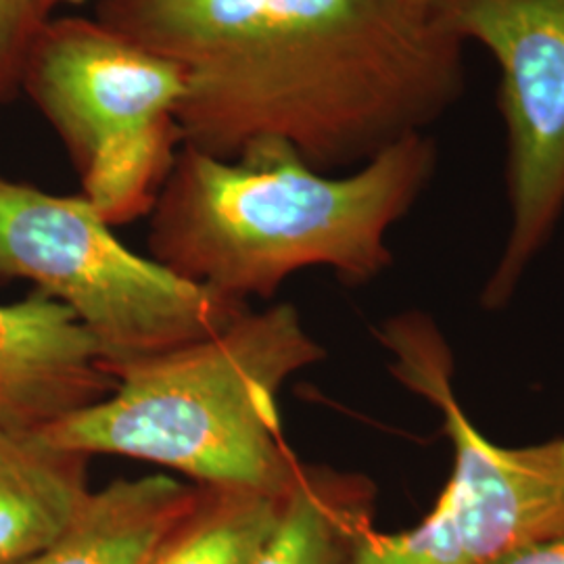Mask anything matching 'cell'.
Returning <instances> with one entry per match:
<instances>
[{
    "label": "cell",
    "instance_id": "cell-1",
    "mask_svg": "<svg viewBox=\"0 0 564 564\" xmlns=\"http://www.w3.org/2000/svg\"><path fill=\"white\" fill-rule=\"evenodd\" d=\"M95 20L174 63L182 147H272L360 167L460 99L464 42L442 0H97Z\"/></svg>",
    "mask_w": 564,
    "mask_h": 564
},
{
    "label": "cell",
    "instance_id": "cell-4",
    "mask_svg": "<svg viewBox=\"0 0 564 564\" xmlns=\"http://www.w3.org/2000/svg\"><path fill=\"white\" fill-rule=\"evenodd\" d=\"M377 339L391 375L440 412L454 464L423 521L398 533L375 529L354 564H494L564 531L561 440L506 447L485 437L456 395L444 333L423 312L384 321Z\"/></svg>",
    "mask_w": 564,
    "mask_h": 564
},
{
    "label": "cell",
    "instance_id": "cell-5",
    "mask_svg": "<svg viewBox=\"0 0 564 564\" xmlns=\"http://www.w3.org/2000/svg\"><path fill=\"white\" fill-rule=\"evenodd\" d=\"M0 274L41 286L90 335L116 375L218 333L249 310L130 251L82 197L0 178Z\"/></svg>",
    "mask_w": 564,
    "mask_h": 564
},
{
    "label": "cell",
    "instance_id": "cell-13",
    "mask_svg": "<svg viewBox=\"0 0 564 564\" xmlns=\"http://www.w3.org/2000/svg\"><path fill=\"white\" fill-rule=\"evenodd\" d=\"M46 15L42 0H0V101L23 86L25 65Z\"/></svg>",
    "mask_w": 564,
    "mask_h": 564
},
{
    "label": "cell",
    "instance_id": "cell-9",
    "mask_svg": "<svg viewBox=\"0 0 564 564\" xmlns=\"http://www.w3.org/2000/svg\"><path fill=\"white\" fill-rule=\"evenodd\" d=\"M88 456L0 424V564L39 556L88 502Z\"/></svg>",
    "mask_w": 564,
    "mask_h": 564
},
{
    "label": "cell",
    "instance_id": "cell-14",
    "mask_svg": "<svg viewBox=\"0 0 564 564\" xmlns=\"http://www.w3.org/2000/svg\"><path fill=\"white\" fill-rule=\"evenodd\" d=\"M494 564H564V531L521 545Z\"/></svg>",
    "mask_w": 564,
    "mask_h": 564
},
{
    "label": "cell",
    "instance_id": "cell-7",
    "mask_svg": "<svg viewBox=\"0 0 564 564\" xmlns=\"http://www.w3.org/2000/svg\"><path fill=\"white\" fill-rule=\"evenodd\" d=\"M460 41L500 67L510 228L481 303L500 310L564 214V0H442Z\"/></svg>",
    "mask_w": 564,
    "mask_h": 564
},
{
    "label": "cell",
    "instance_id": "cell-15",
    "mask_svg": "<svg viewBox=\"0 0 564 564\" xmlns=\"http://www.w3.org/2000/svg\"><path fill=\"white\" fill-rule=\"evenodd\" d=\"M74 2H82V0H42L46 13H51V11H53L55 7H59V4H74Z\"/></svg>",
    "mask_w": 564,
    "mask_h": 564
},
{
    "label": "cell",
    "instance_id": "cell-3",
    "mask_svg": "<svg viewBox=\"0 0 564 564\" xmlns=\"http://www.w3.org/2000/svg\"><path fill=\"white\" fill-rule=\"evenodd\" d=\"M326 358L291 303L245 310L218 333L120 368L116 387L41 429L48 444L123 456L282 496L300 460L282 433V384Z\"/></svg>",
    "mask_w": 564,
    "mask_h": 564
},
{
    "label": "cell",
    "instance_id": "cell-11",
    "mask_svg": "<svg viewBox=\"0 0 564 564\" xmlns=\"http://www.w3.org/2000/svg\"><path fill=\"white\" fill-rule=\"evenodd\" d=\"M193 494L195 485L163 473L118 479L93 491L59 540L23 564H149Z\"/></svg>",
    "mask_w": 564,
    "mask_h": 564
},
{
    "label": "cell",
    "instance_id": "cell-8",
    "mask_svg": "<svg viewBox=\"0 0 564 564\" xmlns=\"http://www.w3.org/2000/svg\"><path fill=\"white\" fill-rule=\"evenodd\" d=\"M116 387L90 335L46 295L0 305V424L41 431Z\"/></svg>",
    "mask_w": 564,
    "mask_h": 564
},
{
    "label": "cell",
    "instance_id": "cell-16",
    "mask_svg": "<svg viewBox=\"0 0 564 564\" xmlns=\"http://www.w3.org/2000/svg\"><path fill=\"white\" fill-rule=\"evenodd\" d=\"M561 449H563V460H564V437L561 440Z\"/></svg>",
    "mask_w": 564,
    "mask_h": 564
},
{
    "label": "cell",
    "instance_id": "cell-10",
    "mask_svg": "<svg viewBox=\"0 0 564 564\" xmlns=\"http://www.w3.org/2000/svg\"><path fill=\"white\" fill-rule=\"evenodd\" d=\"M377 484L358 470L300 464L256 564H354L377 529Z\"/></svg>",
    "mask_w": 564,
    "mask_h": 564
},
{
    "label": "cell",
    "instance_id": "cell-2",
    "mask_svg": "<svg viewBox=\"0 0 564 564\" xmlns=\"http://www.w3.org/2000/svg\"><path fill=\"white\" fill-rule=\"evenodd\" d=\"M435 165L426 132L345 176L310 167L286 147L237 162L181 147L151 209L149 251L182 279L241 303L272 297L307 268L364 284L393 262L387 235L421 199Z\"/></svg>",
    "mask_w": 564,
    "mask_h": 564
},
{
    "label": "cell",
    "instance_id": "cell-12",
    "mask_svg": "<svg viewBox=\"0 0 564 564\" xmlns=\"http://www.w3.org/2000/svg\"><path fill=\"white\" fill-rule=\"evenodd\" d=\"M282 496L230 485H195L149 564H256Z\"/></svg>",
    "mask_w": 564,
    "mask_h": 564
},
{
    "label": "cell",
    "instance_id": "cell-6",
    "mask_svg": "<svg viewBox=\"0 0 564 564\" xmlns=\"http://www.w3.org/2000/svg\"><path fill=\"white\" fill-rule=\"evenodd\" d=\"M23 88L57 130L105 223L151 214L182 147L176 109L186 86L174 63L101 21L48 20Z\"/></svg>",
    "mask_w": 564,
    "mask_h": 564
}]
</instances>
